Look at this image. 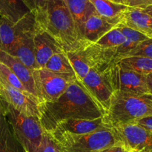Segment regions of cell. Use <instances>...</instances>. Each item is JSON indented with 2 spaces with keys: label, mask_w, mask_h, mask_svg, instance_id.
I'll list each match as a JSON object with an SVG mask.
<instances>
[{
  "label": "cell",
  "mask_w": 152,
  "mask_h": 152,
  "mask_svg": "<svg viewBox=\"0 0 152 152\" xmlns=\"http://www.w3.org/2000/svg\"><path fill=\"white\" fill-rule=\"evenodd\" d=\"M125 152H127V151H125Z\"/></svg>",
  "instance_id": "f35d334b"
},
{
  "label": "cell",
  "mask_w": 152,
  "mask_h": 152,
  "mask_svg": "<svg viewBox=\"0 0 152 152\" xmlns=\"http://www.w3.org/2000/svg\"><path fill=\"white\" fill-rule=\"evenodd\" d=\"M53 139L62 152H99L119 145L111 129H102L86 134H65Z\"/></svg>",
  "instance_id": "5b68a950"
},
{
  "label": "cell",
  "mask_w": 152,
  "mask_h": 152,
  "mask_svg": "<svg viewBox=\"0 0 152 152\" xmlns=\"http://www.w3.org/2000/svg\"><path fill=\"white\" fill-rule=\"evenodd\" d=\"M132 123H136V124L139 125L141 127L144 128L146 130H148L152 132V117H145V118L140 119V120H137L135 121L132 122Z\"/></svg>",
  "instance_id": "f546056e"
},
{
  "label": "cell",
  "mask_w": 152,
  "mask_h": 152,
  "mask_svg": "<svg viewBox=\"0 0 152 152\" xmlns=\"http://www.w3.org/2000/svg\"><path fill=\"white\" fill-rule=\"evenodd\" d=\"M0 98L20 114L39 118V99L28 92L18 90L0 79Z\"/></svg>",
  "instance_id": "8fae6325"
},
{
  "label": "cell",
  "mask_w": 152,
  "mask_h": 152,
  "mask_svg": "<svg viewBox=\"0 0 152 152\" xmlns=\"http://www.w3.org/2000/svg\"><path fill=\"white\" fill-rule=\"evenodd\" d=\"M37 152H56V143L48 133L45 132Z\"/></svg>",
  "instance_id": "83f0119b"
},
{
  "label": "cell",
  "mask_w": 152,
  "mask_h": 152,
  "mask_svg": "<svg viewBox=\"0 0 152 152\" xmlns=\"http://www.w3.org/2000/svg\"><path fill=\"white\" fill-rule=\"evenodd\" d=\"M44 68L56 74L76 77L74 69L65 51L54 53L48 61Z\"/></svg>",
  "instance_id": "7402d4cb"
},
{
  "label": "cell",
  "mask_w": 152,
  "mask_h": 152,
  "mask_svg": "<svg viewBox=\"0 0 152 152\" xmlns=\"http://www.w3.org/2000/svg\"><path fill=\"white\" fill-rule=\"evenodd\" d=\"M35 16L31 11L16 23L0 17V50L10 54L24 34L36 28Z\"/></svg>",
  "instance_id": "30bf717a"
},
{
  "label": "cell",
  "mask_w": 152,
  "mask_h": 152,
  "mask_svg": "<svg viewBox=\"0 0 152 152\" xmlns=\"http://www.w3.org/2000/svg\"><path fill=\"white\" fill-rule=\"evenodd\" d=\"M99 152H125L123 147L120 145H115L114 146L109 147L105 149H103L102 151Z\"/></svg>",
  "instance_id": "1f68e13d"
},
{
  "label": "cell",
  "mask_w": 152,
  "mask_h": 152,
  "mask_svg": "<svg viewBox=\"0 0 152 152\" xmlns=\"http://www.w3.org/2000/svg\"><path fill=\"white\" fill-rule=\"evenodd\" d=\"M122 68L132 71L142 75H148L152 73V59L145 57H126L118 62Z\"/></svg>",
  "instance_id": "603a6c76"
},
{
  "label": "cell",
  "mask_w": 152,
  "mask_h": 152,
  "mask_svg": "<svg viewBox=\"0 0 152 152\" xmlns=\"http://www.w3.org/2000/svg\"><path fill=\"white\" fill-rule=\"evenodd\" d=\"M5 107L6 102L2 99L0 98V116L5 113Z\"/></svg>",
  "instance_id": "836d02e7"
},
{
  "label": "cell",
  "mask_w": 152,
  "mask_h": 152,
  "mask_svg": "<svg viewBox=\"0 0 152 152\" xmlns=\"http://www.w3.org/2000/svg\"><path fill=\"white\" fill-rule=\"evenodd\" d=\"M142 10L145 12V13H148L149 15H151L152 16V6H149V7H145V8H142Z\"/></svg>",
  "instance_id": "e575fe53"
},
{
  "label": "cell",
  "mask_w": 152,
  "mask_h": 152,
  "mask_svg": "<svg viewBox=\"0 0 152 152\" xmlns=\"http://www.w3.org/2000/svg\"><path fill=\"white\" fill-rule=\"evenodd\" d=\"M110 1H112L116 3H119V4H126V0H110ZM126 5H127V4H126Z\"/></svg>",
  "instance_id": "d590c367"
},
{
  "label": "cell",
  "mask_w": 152,
  "mask_h": 152,
  "mask_svg": "<svg viewBox=\"0 0 152 152\" xmlns=\"http://www.w3.org/2000/svg\"><path fill=\"white\" fill-rule=\"evenodd\" d=\"M148 117H152V94L134 96L114 92L103 120L114 127Z\"/></svg>",
  "instance_id": "3957f363"
},
{
  "label": "cell",
  "mask_w": 152,
  "mask_h": 152,
  "mask_svg": "<svg viewBox=\"0 0 152 152\" xmlns=\"http://www.w3.org/2000/svg\"><path fill=\"white\" fill-rule=\"evenodd\" d=\"M96 13L104 19L118 25L129 7L110 0H89Z\"/></svg>",
  "instance_id": "ac0fdd59"
},
{
  "label": "cell",
  "mask_w": 152,
  "mask_h": 152,
  "mask_svg": "<svg viewBox=\"0 0 152 152\" xmlns=\"http://www.w3.org/2000/svg\"><path fill=\"white\" fill-rule=\"evenodd\" d=\"M126 4L131 7L142 9L152 6V0H126Z\"/></svg>",
  "instance_id": "f1b7e54d"
},
{
  "label": "cell",
  "mask_w": 152,
  "mask_h": 152,
  "mask_svg": "<svg viewBox=\"0 0 152 152\" xmlns=\"http://www.w3.org/2000/svg\"><path fill=\"white\" fill-rule=\"evenodd\" d=\"M125 151L152 152V132L134 123L111 127Z\"/></svg>",
  "instance_id": "ba28073f"
},
{
  "label": "cell",
  "mask_w": 152,
  "mask_h": 152,
  "mask_svg": "<svg viewBox=\"0 0 152 152\" xmlns=\"http://www.w3.org/2000/svg\"><path fill=\"white\" fill-rule=\"evenodd\" d=\"M107 69L91 67L87 75L80 82L99 108L105 112L109 108L114 94L108 80Z\"/></svg>",
  "instance_id": "9c48e42d"
},
{
  "label": "cell",
  "mask_w": 152,
  "mask_h": 152,
  "mask_svg": "<svg viewBox=\"0 0 152 152\" xmlns=\"http://www.w3.org/2000/svg\"><path fill=\"white\" fill-rule=\"evenodd\" d=\"M145 57L152 59V39H148L140 42L134 48L131 50L127 54L126 57Z\"/></svg>",
  "instance_id": "4316f807"
},
{
  "label": "cell",
  "mask_w": 152,
  "mask_h": 152,
  "mask_svg": "<svg viewBox=\"0 0 152 152\" xmlns=\"http://www.w3.org/2000/svg\"><path fill=\"white\" fill-rule=\"evenodd\" d=\"M39 121L43 130L50 134L60 122L70 119L96 120L105 112L94 101L77 80L69 84L63 94L53 102L39 105Z\"/></svg>",
  "instance_id": "6da1fadb"
},
{
  "label": "cell",
  "mask_w": 152,
  "mask_h": 152,
  "mask_svg": "<svg viewBox=\"0 0 152 152\" xmlns=\"http://www.w3.org/2000/svg\"><path fill=\"white\" fill-rule=\"evenodd\" d=\"M33 12L37 25L47 32L65 52L83 50L88 45L79 34L63 0H48Z\"/></svg>",
  "instance_id": "7a4b0ae2"
},
{
  "label": "cell",
  "mask_w": 152,
  "mask_h": 152,
  "mask_svg": "<svg viewBox=\"0 0 152 152\" xmlns=\"http://www.w3.org/2000/svg\"><path fill=\"white\" fill-rule=\"evenodd\" d=\"M31 12L25 0H0V16L13 23Z\"/></svg>",
  "instance_id": "44dd1931"
},
{
  "label": "cell",
  "mask_w": 152,
  "mask_h": 152,
  "mask_svg": "<svg viewBox=\"0 0 152 152\" xmlns=\"http://www.w3.org/2000/svg\"><path fill=\"white\" fill-rule=\"evenodd\" d=\"M36 28L32 31H28L24 34L10 53V55L19 59L31 71L38 69L36 63L34 41Z\"/></svg>",
  "instance_id": "9a60e30c"
},
{
  "label": "cell",
  "mask_w": 152,
  "mask_h": 152,
  "mask_svg": "<svg viewBox=\"0 0 152 152\" xmlns=\"http://www.w3.org/2000/svg\"><path fill=\"white\" fill-rule=\"evenodd\" d=\"M0 17H1V16H0Z\"/></svg>",
  "instance_id": "ab89813d"
},
{
  "label": "cell",
  "mask_w": 152,
  "mask_h": 152,
  "mask_svg": "<svg viewBox=\"0 0 152 152\" xmlns=\"http://www.w3.org/2000/svg\"><path fill=\"white\" fill-rule=\"evenodd\" d=\"M120 24L139 31L152 39V16L142 9L129 7Z\"/></svg>",
  "instance_id": "e0dca14e"
},
{
  "label": "cell",
  "mask_w": 152,
  "mask_h": 152,
  "mask_svg": "<svg viewBox=\"0 0 152 152\" xmlns=\"http://www.w3.org/2000/svg\"><path fill=\"white\" fill-rule=\"evenodd\" d=\"M108 129H111V127L105 124L103 117L92 120L70 119L60 122L49 134L53 138L65 134H86L98 130Z\"/></svg>",
  "instance_id": "7c38bea8"
},
{
  "label": "cell",
  "mask_w": 152,
  "mask_h": 152,
  "mask_svg": "<svg viewBox=\"0 0 152 152\" xmlns=\"http://www.w3.org/2000/svg\"><path fill=\"white\" fill-rule=\"evenodd\" d=\"M107 73L114 93L134 96L150 94L145 75L123 69L117 63L108 67Z\"/></svg>",
  "instance_id": "52a82bcc"
},
{
  "label": "cell",
  "mask_w": 152,
  "mask_h": 152,
  "mask_svg": "<svg viewBox=\"0 0 152 152\" xmlns=\"http://www.w3.org/2000/svg\"><path fill=\"white\" fill-rule=\"evenodd\" d=\"M37 97L40 103L53 102L65 92L76 77L62 75L48 71L45 68H38L33 71Z\"/></svg>",
  "instance_id": "8992f818"
},
{
  "label": "cell",
  "mask_w": 152,
  "mask_h": 152,
  "mask_svg": "<svg viewBox=\"0 0 152 152\" xmlns=\"http://www.w3.org/2000/svg\"><path fill=\"white\" fill-rule=\"evenodd\" d=\"M0 79L5 82L9 86L18 90L28 92L19 79L12 72L11 70L1 62H0Z\"/></svg>",
  "instance_id": "484cf974"
},
{
  "label": "cell",
  "mask_w": 152,
  "mask_h": 152,
  "mask_svg": "<svg viewBox=\"0 0 152 152\" xmlns=\"http://www.w3.org/2000/svg\"><path fill=\"white\" fill-rule=\"evenodd\" d=\"M117 26L116 24L104 19L94 12L85 22L83 26V39L88 45L92 44Z\"/></svg>",
  "instance_id": "2e32d148"
},
{
  "label": "cell",
  "mask_w": 152,
  "mask_h": 152,
  "mask_svg": "<svg viewBox=\"0 0 152 152\" xmlns=\"http://www.w3.org/2000/svg\"><path fill=\"white\" fill-rule=\"evenodd\" d=\"M0 62L11 70L28 93L38 99L33 77V71L25 66L19 59L1 50H0Z\"/></svg>",
  "instance_id": "5bb4252c"
},
{
  "label": "cell",
  "mask_w": 152,
  "mask_h": 152,
  "mask_svg": "<svg viewBox=\"0 0 152 152\" xmlns=\"http://www.w3.org/2000/svg\"><path fill=\"white\" fill-rule=\"evenodd\" d=\"M25 1H26V0H25ZM28 7H29V6H28Z\"/></svg>",
  "instance_id": "74e56055"
},
{
  "label": "cell",
  "mask_w": 152,
  "mask_h": 152,
  "mask_svg": "<svg viewBox=\"0 0 152 152\" xmlns=\"http://www.w3.org/2000/svg\"><path fill=\"white\" fill-rule=\"evenodd\" d=\"M118 28L123 35L126 37V41L117 48L114 53V64L118 63L121 59L126 58L128 53L133 50L140 42L148 39V37L140 33L139 31H135L132 28L126 27L125 25L119 24Z\"/></svg>",
  "instance_id": "ffe728a7"
},
{
  "label": "cell",
  "mask_w": 152,
  "mask_h": 152,
  "mask_svg": "<svg viewBox=\"0 0 152 152\" xmlns=\"http://www.w3.org/2000/svg\"><path fill=\"white\" fill-rule=\"evenodd\" d=\"M5 117L24 152H37L45 134L39 118L23 115L7 102Z\"/></svg>",
  "instance_id": "277c9868"
},
{
  "label": "cell",
  "mask_w": 152,
  "mask_h": 152,
  "mask_svg": "<svg viewBox=\"0 0 152 152\" xmlns=\"http://www.w3.org/2000/svg\"><path fill=\"white\" fill-rule=\"evenodd\" d=\"M63 1H65L74 19L79 34L84 40L83 35V26L88 17L93 13L96 12L94 7L89 0H63Z\"/></svg>",
  "instance_id": "d6986e66"
},
{
  "label": "cell",
  "mask_w": 152,
  "mask_h": 152,
  "mask_svg": "<svg viewBox=\"0 0 152 152\" xmlns=\"http://www.w3.org/2000/svg\"><path fill=\"white\" fill-rule=\"evenodd\" d=\"M65 53L75 73L76 79L77 81L80 82L90 71L91 68L90 62L86 59L83 50Z\"/></svg>",
  "instance_id": "cb8c5ba5"
},
{
  "label": "cell",
  "mask_w": 152,
  "mask_h": 152,
  "mask_svg": "<svg viewBox=\"0 0 152 152\" xmlns=\"http://www.w3.org/2000/svg\"><path fill=\"white\" fill-rule=\"evenodd\" d=\"M47 1L48 0H26V2L31 11H34L42 7Z\"/></svg>",
  "instance_id": "4dcf8cb0"
},
{
  "label": "cell",
  "mask_w": 152,
  "mask_h": 152,
  "mask_svg": "<svg viewBox=\"0 0 152 152\" xmlns=\"http://www.w3.org/2000/svg\"><path fill=\"white\" fill-rule=\"evenodd\" d=\"M34 41L37 68H44L48 61L54 53L64 51L57 42L37 25Z\"/></svg>",
  "instance_id": "4fadbf2b"
},
{
  "label": "cell",
  "mask_w": 152,
  "mask_h": 152,
  "mask_svg": "<svg viewBox=\"0 0 152 152\" xmlns=\"http://www.w3.org/2000/svg\"><path fill=\"white\" fill-rule=\"evenodd\" d=\"M56 152H62L60 151V150L59 149V148H57V146H56Z\"/></svg>",
  "instance_id": "8d00e7d4"
},
{
  "label": "cell",
  "mask_w": 152,
  "mask_h": 152,
  "mask_svg": "<svg viewBox=\"0 0 152 152\" xmlns=\"http://www.w3.org/2000/svg\"><path fill=\"white\" fill-rule=\"evenodd\" d=\"M145 78H146L147 86H148L150 94H152V73L148 75H145Z\"/></svg>",
  "instance_id": "d6a6232c"
},
{
  "label": "cell",
  "mask_w": 152,
  "mask_h": 152,
  "mask_svg": "<svg viewBox=\"0 0 152 152\" xmlns=\"http://www.w3.org/2000/svg\"><path fill=\"white\" fill-rule=\"evenodd\" d=\"M16 141L11 127L5 117L0 116V152H13Z\"/></svg>",
  "instance_id": "d4e9b609"
}]
</instances>
